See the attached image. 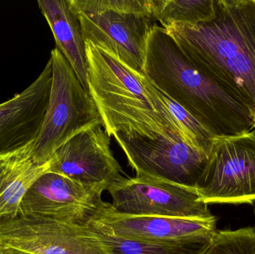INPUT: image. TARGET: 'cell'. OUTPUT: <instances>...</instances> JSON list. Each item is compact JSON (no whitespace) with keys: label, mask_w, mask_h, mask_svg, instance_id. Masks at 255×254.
<instances>
[{"label":"cell","mask_w":255,"mask_h":254,"mask_svg":"<svg viewBox=\"0 0 255 254\" xmlns=\"http://www.w3.org/2000/svg\"><path fill=\"white\" fill-rule=\"evenodd\" d=\"M204 254H255V228L217 231Z\"/></svg>","instance_id":"obj_19"},{"label":"cell","mask_w":255,"mask_h":254,"mask_svg":"<svg viewBox=\"0 0 255 254\" xmlns=\"http://www.w3.org/2000/svg\"><path fill=\"white\" fill-rule=\"evenodd\" d=\"M112 207L123 214L214 220L196 189L152 177L124 176L109 186Z\"/></svg>","instance_id":"obj_7"},{"label":"cell","mask_w":255,"mask_h":254,"mask_svg":"<svg viewBox=\"0 0 255 254\" xmlns=\"http://www.w3.org/2000/svg\"><path fill=\"white\" fill-rule=\"evenodd\" d=\"M0 254H34L18 250V249H12V248L2 247L0 246Z\"/></svg>","instance_id":"obj_20"},{"label":"cell","mask_w":255,"mask_h":254,"mask_svg":"<svg viewBox=\"0 0 255 254\" xmlns=\"http://www.w3.org/2000/svg\"><path fill=\"white\" fill-rule=\"evenodd\" d=\"M88 222L115 237L153 243H182L217 232V219H182L123 214L102 201ZM87 222V223H88Z\"/></svg>","instance_id":"obj_11"},{"label":"cell","mask_w":255,"mask_h":254,"mask_svg":"<svg viewBox=\"0 0 255 254\" xmlns=\"http://www.w3.org/2000/svg\"><path fill=\"white\" fill-rule=\"evenodd\" d=\"M102 194L48 171L25 194L19 215H38L85 225L103 201Z\"/></svg>","instance_id":"obj_12"},{"label":"cell","mask_w":255,"mask_h":254,"mask_svg":"<svg viewBox=\"0 0 255 254\" xmlns=\"http://www.w3.org/2000/svg\"><path fill=\"white\" fill-rule=\"evenodd\" d=\"M115 138L124 151L136 176L152 177L196 189L208 156L184 140H151L142 137Z\"/></svg>","instance_id":"obj_9"},{"label":"cell","mask_w":255,"mask_h":254,"mask_svg":"<svg viewBox=\"0 0 255 254\" xmlns=\"http://www.w3.org/2000/svg\"><path fill=\"white\" fill-rule=\"evenodd\" d=\"M216 0H151L153 15L163 28L197 24L212 19Z\"/></svg>","instance_id":"obj_17"},{"label":"cell","mask_w":255,"mask_h":254,"mask_svg":"<svg viewBox=\"0 0 255 254\" xmlns=\"http://www.w3.org/2000/svg\"><path fill=\"white\" fill-rule=\"evenodd\" d=\"M52 81L49 59L29 86L0 104V158L35 141L47 110Z\"/></svg>","instance_id":"obj_13"},{"label":"cell","mask_w":255,"mask_h":254,"mask_svg":"<svg viewBox=\"0 0 255 254\" xmlns=\"http://www.w3.org/2000/svg\"><path fill=\"white\" fill-rule=\"evenodd\" d=\"M85 42L143 75L147 41L155 22L151 0H70Z\"/></svg>","instance_id":"obj_4"},{"label":"cell","mask_w":255,"mask_h":254,"mask_svg":"<svg viewBox=\"0 0 255 254\" xmlns=\"http://www.w3.org/2000/svg\"><path fill=\"white\" fill-rule=\"evenodd\" d=\"M143 76L215 137L254 129L255 112L248 103L199 70L169 32L157 25L148 35Z\"/></svg>","instance_id":"obj_1"},{"label":"cell","mask_w":255,"mask_h":254,"mask_svg":"<svg viewBox=\"0 0 255 254\" xmlns=\"http://www.w3.org/2000/svg\"><path fill=\"white\" fill-rule=\"evenodd\" d=\"M52 81L41 129L31 148L36 164H47L60 147L79 133L103 125L98 108L74 70L57 48L51 52Z\"/></svg>","instance_id":"obj_5"},{"label":"cell","mask_w":255,"mask_h":254,"mask_svg":"<svg viewBox=\"0 0 255 254\" xmlns=\"http://www.w3.org/2000/svg\"><path fill=\"white\" fill-rule=\"evenodd\" d=\"M86 52L89 92L109 137L122 134L184 140L173 119L156 108L142 83V74L90 42H86Z\"/></svg>","instance_id":"obj_3"},{"label":"cell","mask_w":255,"mask_h":254,"mask_svg":"<svg viewBox=\"0 0 255 254\" xmlns=\"http://www.w3.org/2000/svg\"><path fill=\"white\" fill-rule=\"evenodd\" d=\"M86 225L98 236L111 254H204L216 234L182 243H153L121 238L91 222Z\"/></svg>","instance_id":"obj_16"},{"label":"cell","mask_w":255,"mask_h":254,"mask_svg":"<svg viewBox=\"0 0 255 254\" xmlns=\"http://www.w3.org/2000/svg\"><path fill=\"white\" fill-rule=\"evenodd\" d=\"M0 246L34 254H111L88 225L38 215L1 219Z\"/></svg>","instance_id":"obj_8"},{"label":"cell","mask_w":255,"mask_h":254,"mask_svg":"<svg viewBox=\"0 0 255 254\" xmlns=\"http://www.w3.org/2000/svg\"><path fill=\"white\" fill-rule=\"evenodd\" d=\"M196 190L208 205L255 202V131L213 140Z\"/></svg>","instance_id":"obj_6"},{"label":"cell","mask_w":255,"mask_h":254,"mask_svg":"<svg viewBox=\"0 0 255 254\" xmlns=\"http://www.w3.org/2000/svg\"><path fill=\"white\" fill-rule=\"evenodd\" d=\"M156 93L181 131L184 141L199 152L209 155L214 135L187 110L155 88Z\"/></svg>","instance_id":"obj_18"},{"label":"cell","mask_w":255,"mask_h":254,"mask_svg":"<svg viewBox=\"0 0 255 254\" xmlns=\"http://www.w3.org/2000/svg\"><path fill=\"white\" fill-rule=\"evenodd\" d=\"M49 164V171L101 193L124 173L111 149V137L101 125L72 137L55 152Z\"/></svg>","instance_id":"obj_10"},{"label":"cell","mask_w":255,"mask_h":254,"mask_svg":"<svg viewBox=\"0 0 255 254\" xmlns=\"http://www.w3.org/2000/svg\"><path fill=\"white\" fill-rule=\"evenodd\" d=\"M37 3L52 30L57 49L70 64L84 89L89 92L86 42L70 0H39Z\"/></svg>","instance_id":"obj_14"},{"label":"cell","mask_w":255,"mask_h":254,"mask_svg":"<svg viewBox=\"0 0 255 254\" xmlns=\"http://www.w3.org/2000/svg\"><path fill=\"white\" fill-rule=\"evenodd\" d=\"M253 131H255V123H254V129H253Z\"/></svg>","instance_id":"obj_21"},{"label":"cell","mask_w":255,"mask_h":254,"mask_svg":"<svg viewBox=\"0 0 255 254\" xmlns=\"http://www.w3.org/2000/svg\"><path fill=\"white\" fill-rule=\"evenodd\" d=\"M165 29L199 70L255 112V0H216L210 20Z\"/></svg>","instance_id":"obj_2"},{"label":"cell","mask_w":255,"mask_h":254,"mask_svg":"<svg viewBox=\"0 0 255 254\" xmlns=\"http://www.w3.org/2000/svg\"><path fill=\"white\" fill-rule=\"evenodd\" d=\"M32 144L0 158V220L19 215L25 194L49 171V162L43 165L34 162L31 154Z\"/></svg>","instance_id":"obj_15"}]
</instances>
